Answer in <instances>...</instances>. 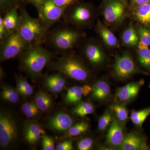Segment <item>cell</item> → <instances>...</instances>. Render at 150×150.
<instances>
[{
	"label": "cell",
	"mask_w": 150,
	"mask_h": 150,
	"mask_svg": "<svg viewBox=\"0 0 150 150\" xmlns=\"http://www.w3.org/2000/svg\"><path fill=\"white\" fill-rule=\"evenodd\" d=\"M53 56V53L43 47L41 43L30 46L19 56L21 69L32 79H36L49 64Z\"/></svg>",
	"instance_id": "1"
},
{
	"label": "cell",
	"mask_w": 150,
	"mask_h": 150,
	"mask_svg": "<svg viewBox=\"0 0 150 150\" xmlns=\"http://www.w3.org/2000/svg\"><path fill=\"white\" fill-rule=\"evenodd\" d=\"M20 20L17 31L29 47L42 43L49 28L40 19L32 17L24 5L21 6Z\"/></svg>",
	"instance_id": "2"
},
{
	"label": "cell",
	"mask_w": 150,
	"mask_h": 150,
	"mask_svg": "<svg viewBox=\"0 0 150 150\" xmlns=\"http://www.w3.org/2000/svg\"><path fill=\"white\" fill-rule=\"evenodd\" d=\"M51 70L61 73L65 77L79 82L86 81L90 76L89 71L77 57L65 54L55 62L49 64Z\"/></svg>",
	"instance_id": "3"
},
{
	"label": "cell",
	"mask_w": 150,
	"mask_h": 150,
	"mask_svg": "<svg viewBox=\"0 0 150 150\" xmlns=\"http://www.w3.org/2000/svg\"><path fill=\"white\" fill-rule=\"evenodd\" d=\"M81 37L80 33L76 30L63 25L52 30L48 36V42L55 50L66 53L76 46Z\"/></svg>",
	"instance_id": "4"
},
{
	"label": "cell",
	"mask_w": 150,
	"mask_h": 150,
	"mask_svg": "<svg viewBox=\"0 0 150 150\" xmlns=\"http://www.w3.org/2000/svg\"><path fill=\"white\" fill-rule=\"evenodd\" d=\"M19 134L17 121L11 112L2 110L0 113V146L6 149L16 143Z\"/></svg>",
	"instance_id": "5"
},
{
	"label": "cell",
	"mask_w": 150,
	"mask_h": 150,
	"mask_svg": "<svg viewBox=\"0 0 150 150\" xmlns=\"http://www.w3.org/2000/svg\"><path fill=\"white\" fill-rule=\"evenodd\" d=\"M28 48L17 30L10 33L1 41L0 61L5 62L19 56Z\"/></svg>",
	"instance_id": "6"
},
{
	"label": "cell",
	"mask_w": 150,
	"mask_h": 150,
	"mask_svg": "<svg viewBox=\"0 0 150 150\" xmlns=\"http://www.w3.org/2000/svg\"><path fill=\"white\" fill-rule=\"evenodd\" d=\"M76 4L66 10L64 16L65 22L79 26L89 24L93 18L91 8L86 4Z\"/></svg>",
	"instance_id": "7"
},
{
	"label": "cell",
	"mask_w": 150,
	"mask_h": 150,
	"mask_svg": "<svg viewBox=\"0 0 150 150\" xmlns=\"http://www.w3.org/2000/svg\"><path fill=\"white\" fill-rule=\"evenodd\" d=\"M66 10L56 5L52 0H46L38 12L39 18L49 28L64 18Z\"/></svg>",
	"instance_id": "8"
},
{
	"label": "cell",
	"mask_w": 150,
	"mask_h": 150,
	"mask_svg": "<svg viewBox=\"0 0 150 150\" xmlns=\"http://www.w3.org/2000/svg\"><path fill=\"white\" fill-rule=\"evenodd\" d=\"M126 8L124 0H108L103 9L104 19L111 24L119 23L124 18Z\"/></svg>",
	"instance_id": "9"
},
{
	"label": "cell",
	"mask_w": 150,
	"mask_h": 150,
	"mask_svg": "<svg viewBox=\"0 0 150 150\" xmlns=\"http://www.w3.org/2000/svg\"><path fill=\"white\" fill-rule=\"evenodd\" d=\"M132 57L125 53L117 57L114 65V74L118 79L125 80L139 72Z\"/></svg>",
	"instance_id": "10"
},
{
	"label": "cell",
	"mask_w": 150,
	"mask_h": 150,
	"mask_svg": "<svg viewBox=\"0 0 150 150\" xmlns=\"http://www.w3.org/2000/svg\"><path fill=\"white\" fill-rule=\"evenodd\" d=\"M123 125L116 118H113L105 137V143L109 146L117 149L123 143L126 136Z\"/></svg>",
	"instance_id": "11"
},
{
	"label": "cell",
	"mask_w": 150,
	"mask_h": 150,
	"mask_svg": "<svg viewBox=\"0 0 150 150\" xmlns=\"http://www.w3.org/2000/svg\"><path fill=\"white\" fill-rule=\"evenodd\" d=\"M144 84V80L131 82L119 88L115 94V98L121 103L130 102L136 97Z\"/></svg>",
	"instance_id": "12"
},
{
	"label": "cell",
	"mask_w": 150,
	"mask_h": 150,
	"mask_svg": "<svg viewBox=\"0 0 150 150\" xmlns=\"http://www.w3.org/2000/svg\"><path fill=\"white\" fill-rule=\"evenodd\" d=\"M146 141L137 132L126 134L123 143L117 149L121 150H144L149 149Z\"/></svg>",
	"instance_id": "13"
},
{
	"label": "cell",
	"mask_w": 150,
	"mask_h": 150,
	"mask_svg": "<svg viewBox=\"0 0 150 150\" xmlns=\"http://www.w3.org/2000/svg\"><path fill=\"white\" fill-rule=\"evenodd\" d=\"M73 123L74 120L69 114L60 112L49 118L48 126L51 130L56 132H66Z\"/></svg>",
	"instance_id": "14"
},
{
	"label": "cell",
	"mask_w": 150,
	"mask_h": 150,
	"mask_svg": "<svg viewBox=\"0 0 150 150\" xmlns=\"http://www.w3.org/2000/svg\"><path fill=\"white\" fill-rule=\"evenodd\" d=\"M83 54L89 63L93 67L101 64L105 59L102 48L93 42H89L84 46Z\"/></svg>",
	"instance_id": "15"
},
{
	"label": "cell",
	"mask_w": 150,
	"mask_h": 150,
	"mask_svg": "<svg viewBox=\"0 0 150 150\" xmlns=\"http://www.w3.org/2000/svg\"><path fill=\"white\" fill-rule=\"evenodd\" d=\"M44 84L49 91L54 93H58L63 91L67 84V81L64 75L58 72L46 77L44 79Z\"/></svg>",
	"instance_id": "16"
},
{
	"label": "cell",
	"mask_w": 150,
	"mask_h": 150,
	"mask_svg": "<svg viewBox=\"0 0 150 150\" xmlns=\"http://www.w3.org/2000/svg\"><path fill=\"white\" fill-rule=\"evenodd\" d=\"M45 133V131L39 124L35 122H29L24 127L25 139L28 144L31 145L36 144L41 139L42 135Z\"/></svg>",
	"instance_id": "17"
},
{
	"label": "cell",
	"mask_w": 150,
	"mask_h": 150,
	"mask_svg": "<svg viewBox=\"0 0 150 150\" xmlns=\"http://www.w3.org/2000/svg\"><path fill=\"white\" fill-rule=\"evenodd\" d=\"M91 95L96 100H102L109 96L110 88L106 81L100 80L97 81L92 86Z\"/></svg>",
	"instance_id": "18"
},
{
	"label": "cell",
	"mask_w": 150,
	"mask_h": 150,
	"mask_svg": "<svg viewBox=\"0 0 150 150\" xmlns=\"http://www.w3.org/2000/svg\"><path fill=\"white\" fill-rule=\"evenodd\" d=\"M18 8H14L10 10L5 13L3 17L4 24L10 33L16 31L20 20Z\"/></svg>",
	"instance_id": "19"
},
{
	"label": "cell",
	"mask_w": 150,
	"mask_h": 150,
	"mask_svg": "<svg viewBox=\"0 0 150 150\" xmlns=\"http://www.w3.org/2000/svg\"><path fill=\"white\" fill-rule=\"evenodd\" d=\"M96 29L100 36L108 46L110 47L118 46L117 38L112 31L103 25L100 21H98L97 23Z\"/></svg>",
	"instance_id": "20"
},
{
	"label": "cell",
	"mask_w": 150,
	"mask_h": 150,
	"mask_svg": "<svg viewBox=\"0 0 150 150\" xmlns=\"http://www.w3.org/2000/svg\"><path fill=\"white\" fill-rule=\"evenodd\" d=\"M35 104L41 111L46 112L50 110L53 105V100L51 95L44 91H38L35 97Z\"/></svg>",
	"instance_id": "21"
},
{
	"label": "cell",
	"mask_w": 150,
	"mask_h": 150,
	"mask_svg": "<svg viewBox=\"0 0 150 150\" xmlns=\"http://www.w3.org/2000/svg\"><path fill=\"white\" fill-rule=\"evenodd\" d=\"M134 16L145 26H150V2L135 8Z\"/></svg>",
	"instance_id": "22"
},
{
	"label": "cell",
	"mask_w": 150,
	"mask_h": 150,
	"mask_svg": "<svg viewBox=\"0 0 150 150\" xmlns=\"http://www.w3.org/2000/svg\"><path fill=\"white\" fill-rule=\"evenodd\" d=\"M137 52L138 59L141 65L146 69H150V49L149 46L139 42Z\"/></svg>",
	"instance_id": "23"
},
{
	"label": "cell",
	"mask_w": 150,
	"mask_h": 150,
	"mask_svg": "<svg viewBox=\"0 0 150 150\" xmlns=\"http://www.w3.org/2000/svg\"><path fill=\"white\" fill-rule=\"evenodd\" d=\"M83 96L81 87L74 86L68 90L64 100L67 104H75L80 102Z\"/></svg>",
	"instance_id": "24"
},
{
	"label": "cell",
	"mask_w": 150,
	"mask_h": 150,
	"mask_svg": "<svg viewBox=\"0 0 150 150\" xmlns=\"http://www.w3.org/2000/svg\"><path fill=\"white\" fill-rule=\"evenodd\" d=\"M123 43L127 46H134L138 45L139 38L134 27L132 25L125 30L122 35Z\"/></svg>",
	"instance_id": "25"
},
{
	"label": "cell",
	"mask_w": 150,
	"mask_h": 150,
	"mask_svg": "<svg viewBox=\"0 0 150 150\" xmlns=\"http://www.w3.org/2000/svg\"><path fill=\"white\" fill-rule=\"evenodd\" d=\"M150 115V106L142 110L132 111L130 115V119L134 125L142 127Z\"/></svg>",
	"instance_id": "26"
},
{
	"label": "cell",
	"mask_w": 150,
	"mask_h": 150,
	"mask_svg": "<svg viewBox=\"0 0 150 150\" xmlns=\"http://www.w3.org/2000/svg\"><path fill=\"white\" fill-rule=\"evenodd\" d=\"M1 92V98L11 103H16L19 98V94L16 89L8 86H3Z\"/></svg>",
	"instance_id": "27"
},
{
	"label": "cell",
	"mask_w": 150,
	"mask_h": 150,
	"mask_svg": "<svg viewBox=\"0 0 150 150\" xmlns=\"http://www.w3.org/2000/svg\"><path fill=\"white\" fill-rule=\"evenodd\" d=\"M89 124L86 121H81L73 125L66 132L64 138L76 137L87 131L89 129Z\"/></svg>",
	"instance_id": "28"
},
{
	"label": "cell",
	"mask_w": 150,
	"mask_h": 150,
	"mask_svg": "<svg viewBox=\"0 0 150 150\" xmlns=\"http://www.w3.org/2000/svg\"><path fill=\"white\" fill-rule=\"evenodd\" d=\"M112 112L115 113L116 118L119 122L125 124L129 119V113L126 106L122 103L113 105L110 107Z\"/></svg>",
	"instance_id": "29"
},
{
	"label": "cell",
	"mask_w": 150,
	"mask_h": 150,
	"mask_svg": "<svg viewBox=\"0 0 150 150\" xmlns=\"http://www.w3.org/2000/svg\"><path fill=\"white\" fill-rule=\"evenodd\" d=\"M113 118L111 112L107 110L98 119V129L100 132H103L109 127Z\"/></svg>",
	"instance_id": "30"
},
{
	"label": "cell",
	"mask_w": 150,
	"mask_h": 150,
	"mask_svg": "<svg viewBox=\"0 0 150 150\" xmlns=\"http://www.w3.org/2000/svg\"><path fill=\"white\" fill-rule=\"evenodd\" d=\"M25 0H0V8L1 12L5 13L8 11L23 5Z\"/></svg>",
	"instance_id": "31"
},
{
	"label": "cell",
	"mask_w": 150,
	"mask_h": 150,
	"mask_svg": "<svg viewBox=\"0 0 150 150\" xmlns=\"http://www.w3.org/2000/svg\"><path fill=\"white\" fill-rule=\"evenodd\" d=\"M140 41L146 46H150V30L144 27H140L138 30Z\"/></svg>",
	"instance_id": "32"
},
{
	"label": "cell",
	"mask_w": 150,
	"mask_h": 150,
	"mask_svg": "<svg viewBox=\"0 0 150 150\" xmlns=\"http://www.w3.org/2000/svg\"><path fill=\"white\" fill-rule=\"evenodd\" d=\"M93 144V139L90 137H86L78 142L77 147L79 150H89L91 149Z\"/></svg>",
	"instance_id": "33"
},
{
	"label": "cell",
	"mask_w": 150,
	"mask_h": 150,
	"mask_svg": "<svg viewBox=\"0 0 150 150\" xmlns=\"http://www.w3.org/2000/svg\"><path fill=\"white\" fill-rule=\"evenodd\" d=\"M42 149L43 150H54L55 149L54 140L51 137L43 134L41 137Z\"/></svg>",
	"instance_id": "34"
},
{
	"label": "cell",
	"mask_w": 150,
	"mask_h": 150,
	"mask_svg": "<svg viewBox=\"0 0 150 150\" xmlns=\"http://www.w3.org/2000/svg\"><path fill=\"white\" fill-rule=\"evenodd\" d=\"M21 82L23 87H24V97H28L30 96L33 92V89L32 86L30 84L27 79L25 77L20 76H18Z\"/></svg>",
	"instance_id": "35"
},
{
	"label": "cell",
	"mask_w": 150,
	"mask_h": 150,
	"mask_svg": "<svg viewBox=\"0 0 150 150\" xmlns=\"http://www.w3.org/2000/svg\"><path fill=\"white\" fill-rule=\"evenodd\" d=\"M58 6L67 9L77 2V0H52Z\"/></svg>",
	"instance_id": "36"
},
{
	"label": "cell",
	"mask_w": 150,
	"mask_h": 150,
	"mask_svg": "<svg viewBox=\"0 0 150 150\" xmlns=\"http://www.w3.org/2000/svg\"><path fill=\"white\" fill-rule=\"evenodd\" d=\"M73 149V142L71 140H66L59 143L56 148L57 150H71Z\"/></svg>",
	"instance_id": "37"
},
{
	"label": "cell",
	"mask_w": 150,
	"mask_h": 150,
	"mask_svg": "<svg viewBox=\"0 0 150 150\" xmlns=\"http://www.w3.org/2000/svg\"><path fill=\"white\" fill-rule=\"evenodd\" d=\"M93 107V105L91 103L87 102H82L79 103L77 106H76L73 109V112L74 113L75 112H78V111L87 110V109H90V108H92Z\"/></svg>",
	"instance_id": "38"
},
{
	"label": "cell",
	"mask_w": 150,
	"mask_h": 150,
	"mask_svg": "<svg viewBox=\"0 0 150 150\" xmlns=\"http://www.w3.org/2000/svg\"><path fill=\"white\" fill-rule=\"evenodd\" d=\"M10 34L4 24L3 17L0 16V40L4 39Z\"/></svg>",
	"instance_id": "39"
},
{
	"label": "cell",
	"mask_w": 150,
	"mask_h": 150,
	"mask_svg": "<svg viewBox=\"0 0 150 150\" xmlns=\"http://www.w3.org/2000/svg\"><path fill=\"white\" fill-rule=\"evenodd\" d=\"M41 110L38 107L35 108L31 110H28L23 112L25 115L28 118H33L36 117L40 113Z\"/></svg>",
	"instance_id": "40"
},
{
	"label": "cell",
	"mask_w": 150,
	"mask_h": 150,
	"mask_svg": "<svg viewBox=\"0 0 150 150\" xmlns=\"http://www.w3.org/2000/svg\"><path fill=\"white\" fill-rule=\"evenodd\" d=\"M45 1L46 0H25V2L31 4L35 7L37 11L40 9Z\"/></svg>",
	"instance_id": "41"
},
{
	"label": "cell",
	"mask_w": 150,
	"mask_h": 150,
	"mask_svg": "<svg viewBox=\"0 0 150 150\" xmlns=\"http://www.w3.org/2000/svg\"><path fill=\"white\" fill-rule=\"evenodd\" d=\"M16 90L21 95L23 96L24 95V87L21 82L16 76Z\"/></svg>",
	"instance_id": "42"
},
{
	"label": "cell",
	"mask_w": 150,
	"mask_h": 150,
	"mask_svg": "<svg viewBox=\"0 0 150 150\" xmlns=\"http://www.w3.org/2000/svg\"><path fill=\"white\" fill-rule=\"evenodd\" d=\"M94 110V107H93L90 108V109H87V110L78 111V112H75L74 114L78 116L83 117V116H85L89 114H91L92 113H93Z\"/></svg>",
	"instance_id": "43"
},
{
	"label": "cell",
	"mask_w": 150,
	"mask_h": 150,
	"mask_svg": "<svg viewBox=\"0 0 150 150\" xmlns=\"http://www.w3.org/2000/svg\"><path fill=\"white\" fill-rule=\"evenodd\" d=\"M150 0H131V5L135 8L149 2Z\"/></svg>",
	"instance_id": "44"
},
{
	"label": "cell",
	"mask_w": 150,
	"mask_h": 150,
	"mask_svg": "<svg viewBox=\"0 0 150 150\" xmlns=\"http://www.w3.org/2000/svg\"><path fill=\"white\" fill-rule=\"evenodd\" d=\"M82 91L84 96H86L92 91V87L89 85H84L81 87Z\"/></svg>",
	"instance_id": "45"
}]
</instances>
